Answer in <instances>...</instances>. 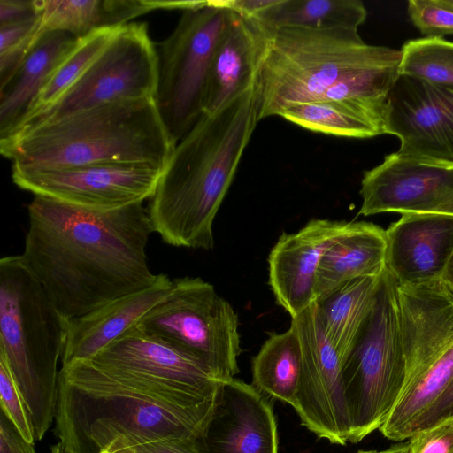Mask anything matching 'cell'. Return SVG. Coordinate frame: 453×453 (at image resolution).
<instances>
[{"instance_id": "6da1fadb", "label": "cell", "mask_w": 453, "mask_h": 453, "mask_svg": "<svg viewBox=\"0 0 453 453\" xmlns=\"http://www.w3.org/2000/svg\"><path fill=\"white\" fill-rule=\"evenodd\" d=\"M20 255L68 320L150 286L146 245L153 232L141 203L101 210L35 196Z\"/></svg>"}, {"instance_id": "7a4b0ae2", "label": "cell", "mask_w": 453, "mask_h": 453, "mask_svg": "<svg viewBox=\"0 0 453 453\" xmlns=\"http://www.w3.org/2000/svg\"><path fill=\"white\" fill-rule=\"evenodd\" d=\"M216 395L208 399L181 395L77 360L59 371L55 432L74 453L169 437L198 442L212 417Z\"/></svg>"}, {"instance_id": "3957f363", "label": "cell", "mask_w": 453, "mask_h": 453, "mask_svg": "<svg viewBox=\"0 0 453 453\" xmlns=\"http://www.w3.org/2000/svg\"><path fill=\"white\" fill-rule=\"evenodd\" d=\"M258 121L256 85L215 112L203 113L177 142L147 207L162 241L213 248L215 217Z\"/></svg>"}, {"instance_id": "277c9868", "label": "cell", "mask_w": 453, "mask_h": 453, "mask_svg": "<svg viewBox=\"0 0 453 453\" xmlns=\"http://www.w3.org/2000/svg\"><path fill=\"white\" fill-rule=\"evenodd\" d=\"M401 58V50L367 44L357 29L275 30L257 82L258 119L309 102L386 100Z\"/></svg>"}, {"instance_id": "5b68a950", "label": "cell", "mask_w": 453, "mask_h": 453, "mask_svg": "<svg viewBox=\"0 0 453 453\" xmlns=\"http://www.w3.org/2000/svg\"><path fill=\"white\" fill-rule=\"evenodd\" d=\"M175 146L156 98L101 104L0 140L12 167L27 169L138 165L162 172Z\"/></svg>"}, {"instance_id": "8992f818", "label": "cell", "mask_w": 453, "mask_h": 453, "mask_svg": "<svg viewBox=\"0 0 453 453\" xmlns=\"http://www.w3.org/2000/svg\"><path fill=\"white\" fill-rule=\"evenodd\" d=\"M68 319L57 309L20 255L0 260V354L30 411L35 440L56 416L58 363Z\"/></svg>"}, {"instance_id": "52a82bcc", "label": "cell", "mask_w": 453, "mask_h": 453, "mask_svg": "<svg viewBox=\"0 0 453 453\" xmlns=\"http://www.w3.org/2000/svg\"><path fill=\"white\" fill-rule=\"evenodd\" d=\"M405 377L398 284L385 269L372 308L342 365L349 442L380 430L402 395Z\"/></svg>"}, {"instance_id": "ba28073f", "label": "cell", "mask_w": 453, "mask_h": 453, "mask_svg": "<svg viewBox=\"0 0 453 453\" xmlns=\"http://www.w3.org/2000/svg\"><path fill=\"white\" fill-rule=\"evenodd\" d=\"M136 328L200 360L222 380L239 372L238 316L214 287L201 278L173 279L168 294Z\"/></svg>"}, {"instance_id": "9c48e42d", "label": "cell", "mask_w": 453, "mask_h": 453, "mask_svg": "<svg viewBox=\"0 0 453 453\" xmlns=\"http://www.w3.org/2000/svg\"><path fill=\"white\" fill-rule=\"evenodd\" d=\"M230 11L207 5L183 12L162 42L156 102L173 141L179 142L203 114L211 56Z\"/></svg>"}, {"instance_id": "30bf717a", "label": "cell", "mask_w": 453, "mask_h": 453, "mask_svg": "<svg viewBox=\"0 0 453 453\" xmlns=\"http://www.w3.org/2000/svg\"><path fill=\"white\" fill-rule=\"evenodd\" d=\"M158 77L159 56L146 24L128 23L58 101L18 131L108 103L156 98Z\"/></svg>"}, {"instance_id": "8fae6325", "label": "cell", "mask_w": 453, "mask_h": 453, "mask_svg": "<svg viewBox=\"0 0 453 453\" xmlns=\"http://www.w3.org/2000/svg\"><path fill=\"white\" fill-rule=\"evenodd\" d=\"M302 349V370L293 408L301 424L320 439L345 445L350 426L342 385V360L326 339L316 303L291 319Z\"/></svg>"}, {"instance_id": "7c38bea8", "label": "cell", "mask_w": 453, "mask_h": 453, "mask_svg": "<svg viewBox=\"0 0 453 453\" xmlns=\"http://www.w3.org/2000/svg\"><path fill=\"white\" fill-rule=\"evenodd\" d=\"M12 169L13 182L35 196L101 210L121 208L150 199L162 173L138 165Z\"/></svg>"}, {"instance_id": "4fadbf2b", "label": "cell", "mask_w": 453, "mask_h": 453, "mask_svg": "<svg viewBox=\"0 0 453 453\" xmlns=\"http://www.w3.org/2000/svg\"><path fill=\"white\" fill-rule=\"evenodd\" d=\"M88 360L112 375L201 399L214 396L222 381L200 360L136 326Z\"/></svg>"}, {"instance_id": "5bb4252c", "label": "cell", "mask_w": 453, "mask_h": 453, "mask_svg": "<svg viewBox=\"0 0 453 453\" xmlns=\"http://www.w3.org/2000/svg\"><path fill=\"white\" fill-rule=\"evenodd\" d=\"M387 134L403 155L453 163V87L400 74L387 97Z\"/></svg>"}, {"instance_id": "9a60e30c", "label": "cell", "mask_w": 453, "mask_h": 453, "mask_svg": "<svg viewBox=\"0 0 453 453\" xmlns=\"http://www.w3.org/2000/svg\"><path fill=\"white\" fill-rule=\"evenodd\" d=\"M202 453H279L277 424L270 400L252 384L222 380Z\"/></svg>"}, {"instance_id": "2e32d148", "label": "cell", "mask_w": 453, "mask_h": 453, "mask_svg": "<svg viewBox=\"0 0 453 453\" xmlns=\"http://www.w3.org/2000/svg\"><path fill=\"white\" fill-rule=\"evenodd\" d=\"M349 222L317 219L293 234L283 233L268 257V283L276 303L291 319L315 303V282L322 255Z\"/></svg>"}, {"instance_id": "e0dca14e", "label": "cell", "mask_w": 453, "mask_h": 453, "mask_svg": "<svg viewBox=\"0 0 453 453\" xmlns=\"http://www.w3.org/2000/svg\"><path fill=\"white\" fill-rule=\"evenodd\" d=\"M272 35L257 19L230 11L211 56L203 113L215 112L257 85Z\"/></svg>"}, {"instance_id": "ac0fdd59", "label": "cell", "mask_w": 453, "mask_h": 453, "mask_svg": "<svg viewBox=\"0 0 453 453\" xmlns=\"http://www.w3.org/2000/svg\"><path fill=\"white\" fill-rule=\"evenodd\" d=\"M386 234V269L398 285L441 280L453 251V216L403 213Z\"/></svg>"}, {"instance_id": "d6986e66", "label": "cell", "mask_w": 453, "mask_h": 453, "mask_svg": "<svg viewBox=\"0 0 453 453\" xmlns=\"http://www.w3.org/2000/svg\"><path fill=\"white\" fill-rule=\"evenodd\" d=\"M173 284L159 273L149 287L117 297L68 321L62 365L91 359L102 349L134 327L170 291Z\"/></svg>"}, {"instance_id": "ffe728a7", "label": "cell", "mask_w": 453, "mask_h": 453, "mask_svg": "<svg viewBox=\"0 0 453 453\" xmlns=\"http://www.w3.org/2000/svg\"><path fill=\"white\" fill-rule=\"evenodd\" d=\"M385 257L384 229L372 223L349 222L322 255L316 275L315 302L352 280L380 276L386 269Z\"/></svg>"}, {"instance_id": "44dd1931", "label": "cell", "mask_w": 453, "mask_h": 453, "mask_svg": "<svg viewBox=\"0 0 453 453\" xmlns=\"http://www.w3.org/2000/svg\"><path fill=\"white\" fill-rule=\"evenodd\" d=\"M79 39L63 31L42 35L17 73L0 88V140L16 130L49 77Z\"/></svg>"}, {"instance_id": "7402d4cb", "label": "cell", "mask_w": 453, "mask_h": 453, "mask_svg": "<svg viewBox=\"0 0 453 453\" xmlns=\"http://www.w3.org/2000/svg\"><path fill=\"white\" fill-rule=\"evenodd\" d=\"M279 116L305 129L334 136L387 134V99L309 102L288 107Z\"/></svg>"}, {"instance_id": "603a6c76", "label": "cell", "mask_w": 453, "mask_h": 453, "mask_svg": "<svg viewBox=\"0 0 453 453\" xmlns=\"http://www.w3.org/2000/svg\"><path fill=\"white\" fill-rule=\"evenodd\" d=\"M41 32L63 31L77 38L120 27L155 10L151 0H37Z\"/></svg>"}, {"instance_id": "cb8c5ba5", "label": "cell", "mask_w": 453, "mask_h": 453, "mask_svg": "<svg viewBox=\"0 0 453 453\" xmlns=\"http://www.w3.org/2000/svg\"><path fill=\"white\" fill-rule=\"evenodd\" d=\"M379 277L352 280L315 302L323 332L342 365L372 308Z\"/></svg>"}, {"instance_id": "d4e9b609", "label": "cell", "mask_w": 453, "mask_h": 453, "mask_svg": "<svg viewBox=\"0 0 453 453\" xmlns=\"http://www.w3.org/2000/svg\"><path fill=\"white\" fill-rule=\"evenodd\" d=\"M302 370V349L293 325L273 334L252 358V386L264 395L295 404Z\"/></svg>"}, {"instance_id": "484cf974", "label": "cell", "mask_w": 453, "mask_h": 453, "mask_svg": "<svg viewBox=\"0 0 453 453\" xmlns=\"http://www.w3.org/2000/svg\"><path fill=\"white\" fill-rule=\"evenodd\" d=\"M366 17L359 0H277L254 19L273 33L282 27L357 29Z\"/></svg>"}, {"instance_id": "4316f807", "label": "cell", "mask_w": 453, "mask_h": 453, "mask_svg": "<svg viewBox=\"0 0 453 453\" xmlns=\"http://www.w3.org/2000/svg\"><path fill=\"white\" fill-rule=\"evenodd\" d=\"M122 27L99 28L80 38L49 77L12 134L58 101L99 57Z\"/></svg>"}, {"instance_id": "83f0119b", "label": "cell", "mask_w": 453, "mask_h": 453, "mask_svg": "<svg viewBox=\"0 0 453 453\" xmlns=\"http://www.w3.org/2000/svg\"><path fill=\"white\" fill-rule=\"evenodd\" d=\"M399 73L453 87V42L443 38L407 41L401 49Z\"/></svg>"}, {"instance_id": "f1b7e54d", "label": "cell", "mask_w": 453, "mask_h": 453, "mask_svg": "<svg viewBox=\"0 0 453 453\" xmlns=\"http://www.w3.org/2000/svg\"><path fill=\"white\" fill-rule=\"evenodd\" d=\"M407 12L426 38L453 34V0H409Z\"/></svg>"}, {"instance_id": "f546056e", "label": "cell", "mask_w": 453, "mask_h": 453, "mask_svg": "<svg viewBox=\"0 0 453 453\" xmlns=\"http://www.w3.org/2000/svg\"><path fill=\"white\" fill-rule=\"evenodd\" d=\"M0 405L1 411L21 435L34 443L35 435L30 411L2 354H0Z\"/></svg>"}, {"instance_id": "4dcf8cb0", "label": "cell", "mask_w": 453, "mask_h": 453, "mask_svg": "<svg viewBox=\"0 0 453 453\" xmlns=\"http://www.w3.org/2000/svg\"><path fill=\"white\" fill-rule=\"evenodd\" d=\"M408 443L409 453H453V418L416 433Z\"/></svg>"}, {"instance_id": "1f68e13d", "label": "cell", "mask_w": 453, "mask_h": 453, "mask_svg": "<svg viewBox=\"0 0 453 453\" xmlns=\"http://www.w3.org/2000/svg\"><path fill=\"white\" fill-rule=\"evenodd\" d=\"M104 449L111 453H202L196 441L179 437L152 440L132 445L111 444Z\"/></svg>"}, {"instance_id": "d6a6232c", "label": "cell", "mask_w": 453, "mask_h": 453, "mask_svg": "<svg viewBox=\"0 0 453 453\" xmlns=\"http://www.w3.org/2000/svg\"><path fill=\"white\" fill-rule=\"evenodd\" d=\"M453 418V379L443 394L412 424L409 439L416 433Z\"/></svg>"}, {"instance_id": "836d02e7", "label": "cell", "mask_w": 453, "mask_h": 453, "mask_svg": "<svg viewBox=\"0 0 453 453\" xmlns=\"http://www.w3.org/2000/svg\"><path fill=\"white\" fill-rule=\"evenodd\" d=\"M0 453H36L34 443L21 435L2 411H0Z\"/></svg>"}, {"instance_id": "e575fe53", "label": "cell", "mask_w": 453, "mask_h": 453, "mask_svg": "<svg viewBox=\"0 0 453 453\" xmlns=\"http://www.w3.org/2000/svg\"><path fill=\"white\" fill-rule=\"evenodd\" d=\"M37 0H0V26L39 15Z\"/></svg>"}, {"instance_id": "d590c367", "label": "cell", "mask_w": 453, "mask_h": 453, "mask_svg": "<svg viewBox=\"0 0 453 453\" xmlns=\"http://www.w3.org/2000/svg\"><path fill=\"white\" fill-rule=\"evenodd\" d=\"M277 0H214L212 6L226 9L243 17L256 19L263 11L275 4Z\"/></svg>"}, {"instance_id": "8d00e7d4", "label": "cell", "mask_w": 453, "mask_h": 453, "mask_svg": "<svg viewBox=\"0 0 453 453\" xmlns=\"http://www.w3.org/2000/svg\"><path fill=\"white\" fill-rule=\"evenodd\" d=\"M441 281L453 293V251L445 265Z\"/></svg>"}, {"instance_id": "74e56055", "label": "cell", "mask_w": 453, "mask_h": 453, "mask_svg": "<svg viewBox=\"0 0 453 453\" xmlns=\"http://www.w3.org/2000/svg\"><path fill=\"white\" fill-rule=\"evenodd\" d=\"M357 453H409V443L406 441L384 450H359Z\"/></svg>"}, {"instance_id": "f35d334b", "label": "cell", "mask_w": 453, "mask_h": 453, "mask_svg": "<svg viewBox=\"0 0 453 453\" xmlns=\"http://www.w3.org/2000/svg\"><path fill=\"white\" fill-rule=\"evenodd\" d=\"M50 453H74L71 449L66 447L62 441L53 444L50 448Z\"/></svg>"}, {"instance_id": "ab89813d", "label": "cell", "mask_w": 453, "mask_h": 453, "mask_svg": "<svg viewBox=\"0 0 453 453\" xmlns=\"http://www.w3.org/2000/svg\"><path fill=\"white\" fill-rule=\"evenodd\" d=\"M437 164L441 165H443L445 167H448V168H452L453 169V163H446V162H440V161H435Z\"/></svg>"}, {"instance_id": "60d3db41", "label": "cell", "mask_w": 453, "mask_h": 453, "mask_svg": "<svg viewBox=\"0 0 453 453\" xmlns=\"http://www.w3.org/2000/svg\"><path fill=\"white\" fill-rule=\"evenodd\" d=\"M99 453H111V452H109V451H108V450H106V449H103V450H101Z\"/></svg>"}]
</instances>
